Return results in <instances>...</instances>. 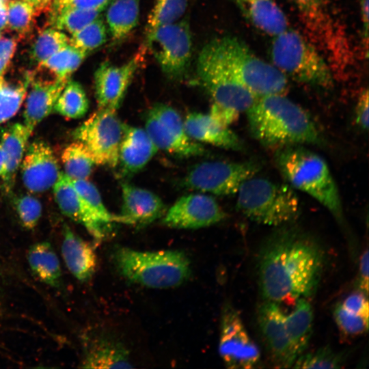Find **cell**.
Here are the masks:
<instances>
[{
	"label": "cell",
	"mask_w": 369,
	"mask_h": 369,
	"mask_svg": "<svg viewBox=\"0 0 369 369\" xmlns=\"http://www.w3.org/2000/svg\"><path fill=\"white\" fill-rule=\"evenodd\" d=\"M317 241L292 223L277 227L262 245L258 282L265 301L279 303L308 298L316 292L324 268Z\"/></svg>",
	"instance_id": "cell-1"
},
{
	"label": "cell",
	"mask_w": 369,
	"mask_h": 369,
	"mask_svg": "<svg viewBox=\"0 0 369 369\" xmlns=\"http://www.w3.org/2000/svg\"><path fill=\"white\" fill-rule=\"evenodd\" d=\"M245 112L250 133L266 148L325 144L310 114L284 94L258 97Z\"/></svg>",
	"instance_id": "cell-2"
},
{
	"label": "cell",
	"mask_w": 369,
	"mask_h": 369,
	"mask_svg": "<svg viewBox=\"0 0 369 369\" xmlns=\"http://www.w3.org/2000/svg\"><path fill=\"white\" fill-rule=\"evenodd\" d=\"M277 168L292 188L310 195L342 223L344 215L340 193L326 161L303 145L276 150Z\"/></svg>",
	"instance_id": "cell-3"
},
{
	"label": "cell",
	"mask_w": 369,
	"mask_h": 369,
	"mask_svg": "<svg viewBox=\"0 0 369 369\" xmlns=\"http://www.w3.org/2000/svg\"><path fill=\"white\" fill-rule=\"evenodd\" d=\"M113 259L122 276L152 288L178 286L191 274L189 259L177 250L141 251L118 247L113 251Z\"/></svg>",
	"instance_id": "cell-4"
},
{
	"label": "cell",
	"mask_w": 369,
	"mask_h": 369,
	"mask_svg": "<svg viewBox=\"0 0 369 369\" xmlns=\"http://www.w3.org/2000/svg\"><path fill=\"white\" fill-rule=\"evenodd\" d=\"M271 57L272 64L287 78L323 88L333 83V72L325 56L296 30L288 28L273 37Z\"/></svg>",
	"instance_id": "cell-5"
},
{
	"label": "cell",
	"mask_w": 369,
	"mask_h": 369,
	"mask_svg": "<svg viewBox=\"0 0 369 369\" xmlns=\"http://www.w3.org/2000/svg\"><path fill=\"white\" fill-rule=\"evenodd\" d=\"M237 209L250 220L279 227L292 223L300 213V202L288 184L252 176L237 191Z\"/></svg>",
	"instance_id": "cell-6"
},
{
	"label": "cell",
	"mask_w": 369,
	"mask_h": 369,
	"mask_svg": "<svg viewBox=\"0 0 369 369\" xmlns=\"http://www.w3.org/2000/svg\"><path fill=\"white\" fill-rule=\"evenodd\" d=\"M207 44L230 73L257 97L286 93L288 78L256 55L243 41L224 36Z\"/></svg>",
	"instance_id": "cell-7"
},
{
	"label": "cell",
	"mask_w": 369,
	"mask_h": 369,
	"mask_svg": "<svg viewBox=\"0 0 369 369\" xmlns=\"http://www.w3.org/2000/svg\"><path fill=\"white\" fill-rule=\"evenodd\" d=\"M290 1L312 42L325 56L333 71H345L351 65L352 52L344 30L332 13L329 0Z\"/></svg>",
	"instance_id": "cell-8"
},
{
	"label": "cell",
	"mask_w": 369,
	"mask_h": 369,
	"mask_svg": "<svg viewBox=\"0 0 369 369\" xmlns=\"http://www.w3.org/2000/svg\"><path fill=\"white\" fill-rule=\"evenodd\" d=\"M197 71L201 85L213 102L241 113L258 98L230 73L208 44L199 54Z\"/></svg>",
	"instance_id": "cell-9"
},
{
	"label": "cell",
	"mask_w": 369,
	"mask_h": 369,
	"mask_svg": "<svg viewBox=\"0 0 369 369\" xmlns=\"http://www.w3.org/2000/svg\"><path fill=\"white\" fill-rule=\"evenodd\" d=\"M115 111L98 108L73 132L75 141L87 148L97 165L111 167L118 165L124 123Z\"/></svg>",
	"instance_id": "cell-10"
},
{
	"label": "cell",
	"mask_w": 369,
	"mask_h": 369,
	"mask_svg": "<svg viewBox=\"0 0 369 369\" xmlns=\"http://www.w3.org/2000/svg\"><path fill=\"white\" fill-rule=\"evenodd\" d=\"M258 162L205 161L190 168L183 180L188 189L214 194H236L246 180L254 176L260 169Z\"/></svg>",
	"instance_id": "cell-11"
},
{
	"label": "cell",
	"mask_w": 369,
	"mask_h": 369,
	"mask_svg": "<svg viewBox=\"0 0 369 369\" xmlns=\"http://www.w3.org/2000/svg\"><path fill=\"white\" fill-rule=\"evenodd\" d=\"M146 39L163 72L171 79L182 78L192 55V37L188 23L181 20L161 26Z\"/></svg>",
	"instance_id": "cell-12"
},
{
	"label": "cell",
	"mask_w": 369,
	"mask_h": 369,
	"mask_svg": "<svg viewBox=\"0 0 369 369\" xmlns=\"http://www.w3.org/2000/svg\"><path fill=\"white\" fill-rule=\"evenodd\" d=\"M145 130L159 150L180 156L203 154L205 150L186 133L178 112L165 104L153 106L146 118Z\"/></svg>",
	"instance_id": "cell-13"
},
{
	"label": "cell",
	"mask_w": 369,
	"mask_h": 369,
	"mask_svg": "<svg viewBox=\"0 0 369 369\" xmlns=\"http://www.w3.org/2000/svg\"><path fill=\"white\" fill-rule=\"evenodd\" d=\"M219 353L226 366L231 369L253 368L260 359V351L239 314L229 305L221 316Z\"/></svg>",
	"instance_id": "cell-14"
},
{
	"label": "cell",
	"mask_w": 369,
	"mask_h": 369,
	"mask_svg": "<svg viewBox=\"0 0 369 369\" xmlns=\"http://www.w3.org/2000/svg\"><path fill=\"white\" fill-rule=\"evenodd\" d=\"M226 214L210 195L192 193L182 196L168 209L163 223L170 228L197 229L222 221Z\"/></svg>",
	"instance_id": "cell-15"
},
{
	"label": "cell",
	"mask_w": 369,
	"mask_h": 369,
	"mask_svg": "<svg viewBox=\"0 0 369 369\" xmlns=\"http://www.w3.org/2000/svg\"><path fill=\"white\" fill-rule=\"evenodd\" d=\"M286 314L278 303L265 301L258 310V320L271 360L276 367H292L298 357L286 331Z\"/></svg>",
	"instance_id": "cell-16"
},
{
	"label": "cell",
	"mask_w": 369,
	"mask_h": 369,
	"mask_svg": "<svg viewBox=\"0 0 369 369\" xmlns=\"http://www.w3.org/2000/svg\"><path fill=\"white\" fill-rule=\"evenodd\" d=\"M141 57L139 53L121 65H113L108 62L100 64L94 76L95 96L99 109H118Z\"/></svg>",
	"instance_id": "cell-17"
},
{
	"label": "cell",
	"mask_w": 369,
	"mask_h": 369,
	"mask_svg": "<svg viewBox=\"0 0 369 369\" xmlns=\"http://www.w3.org/2000/svg\"><path fill=\"white\" fill-rule=\"evenodd\" d=\"M20 167L23 184L31 193L53 188L62 174L53 150L43 141L27 146Z\"/></svg>",
	"instance_id": "cell-18"
},
{
	"label": "cell",
	"mask_w": 369,
	"mask_h": 369,
	"mask_svg": "<svg viewBox=\"0 0 369 369\" xmlns=\"http://www.w3.org/2000/svg\"><path fill=\"white\" fill-rule=\"evenodd\" d=\"M28 74L29 87L25 98L24 124L32 129L53 111L56 100L68 80H61L53 75L46 78L35 70Z\"/></svg>",
	"instance_id": "cell-19"
},
{
	"label": "cell",
	"mask_w": 369,
	"mask_h": 369,
	"mask_svg": "<svg viewBox=\"0 0 369 369\" xmlns=\"http://www.w3.org/2000/svg\"><path fill=\"white\" fill-rule=\"evenodd\" d=\"M122 204L118 222L143 227L159 219L165 206L154 193L127 182L122 183Z\"/></svg>",
	"instance_id": "cell-20"
},
{
	"label": "cell",
	"mask_w": 369,
	"mask_h": 369,
	"mask_svg": "<svg viewBox=\"0 0 369 369\" xmlns=\"http://www.w3.org/2000/svg\"><path fill=\"white\" fill-rule=\"evenodd\" d=\"M53 189L55 200L64 215L83 226L97 241L106 237L110 226L102 222L90 210L64 173L62 172Z\"/></svg>",
	"instance_id": "cell-21"
},
{
	"label": "cell",
	"mask_w": 369,
	"mask_h": 369,
	"mask_svg": "<svg viewBox=\"0 0 369 369\" xmlns=\"http://www.w3.org/2000/svg\"><path fill=\"white\" fill-rule=\"evenodd\" d=\"M158 150L145 129L124 124L118 163L123 174L140 171Z\"/></svg>",
	"instance_id": "cell-22"
},
{
	"label": "cell",
	"mask_w": 369,
	"mask_h": 369,
	"mask_svg": "<svg viewBox=\"0 0 369 369\" xmlns=\"http://www.w3.org/2000/svg\"><path fill=\"white\" fill-rule=\"evenodd\" d=\"M183 123L187 134L195 141L237 151L244 148L242 141L235 133L208 113H190Z\"/></svg>",
	"instance_id": "cell-23"
},
{
	"label": "cell",
	"mask_w": 369,
	"mask_h": 369,
	"mask_svg": "<svg viewBox=\"0 0 369 369\" xmlns=\"http://www.w3.org/2000/svg\"><path fill=\"white\" fill-rule=\"evenodd\" d=\"M61 251L71 274L80 282H87L94 275L97 260L92 245L65 225L62 232Z\"/></svg>",
	"instance_id": "cell-24"
},
{
	"label": "cell",
	"mask_w": 369,
	"mask_h": 369,
	"mask_svg": "<svg viewBox=\"0 0 369 369\" xmlns=\"http://www.w3.org/2000/svg\"><path fill=\"white\" fill-rule=\"evenodd\" d=\"M256 29L274 37L289 28L288 20L274 0H232Z\"/></svg>",
	"instance_id": "cell-25"
},
{
	"label": "cell",
	"mask_w": 369,
	"mask_h": 369,
	"mask_svg": "<svg viewBox=\"0 0 369 369\" xmlns=\"http://www.w3.org/2000/svg\"><path fill=\"white\" fill-rule=\"evenodd\" d=\"M33 131L24 123H15L5 128L1 134L0 144L5 160V174L2 186L7 192L14 184Z\"/></svg>",
	"instance_id": "cell-26"
},
{
	"label": "cell",
	"mask_w": 369,
	"mask_h": 369,
	"mask_svg": "<svg viewBox=\"0 0 369 369\" xmlns=\"http://www.w3.org/2000/svg\"><path fill=\"white\" fill-rule=\"evenodd\" d=\"M85 368H131L127 350L118 341L108 337L98 338L90 343L82 361Z\"/></svg>",
	"instance_id": "cell-27"
},
{
	"label": "cell",
	"mask_w": 369,
	"mask_h": 369,
	"mask_svg": "<svg viewBox=\"0 0 369 369\" xmlns=\"http://www.w3.org/2000/svg\"><path fill=\"white\" fill-rule=\"evenodd\" d=\"M27 259L32 273L36 277L51 287L61 284L62 269L57 254L47 241H41L30 246Z\"/></svg>",
	"instance_id": "cell-28"
},
{
	"label": "cell",
	"mask_w": 369,
	"mask_h": 369,
	"mask_svg": "<svg viewBox=\"0 0 369 369\" xmlns=\"http://www.w3.org/2000/svg\"><path fill=\"white\" fill-rule=\"evenodd\" d=\"M314 314L306 298H300L294 310L286 314V331L298 357L306 350L312 333Z\"/></svg>",
	"instance_id": "cell-29"
},
{
	"label": "cell",
	"mask_w": 369,
	"mask_h": 369,
	"mask_svg": "<svg viewBox=\"0 0 369 369\" xmlns=\"http://www.w3.org/2000/svg\"><path fill=\"white\" fill-rule=\"evenodd\" d=\"M140 0H114L108 7L106 21L113 41H120L135 28L139 16Z\"/></svg>",
	"instance_id": "cell-30"
},
{
	"label": "cell",
	"mask_w": 369,
	"mask_h": 369,
	"mask_svg": "<svg viewBox=\"0 0 369 369\" xmlns=\"http://www.w3.org/2000/svg\"><path fill=\"white\" fill-rule=\"evenodd\" d=\"M88 109L89 101L83 87L70 78L56 100L53 111L68 119H78L83 117Z\"/></svg>",
	"instance_id": "cell-31"
},
{
	"label": "cell",
	"mask_w": 369,
	"mask_h": 369,
	"mask_svg": "<svg viewBox=\"0 0 369 369\" xmlns=\"http://www.w3.org/2000/svg\"><path fill=\"white\" fill-rule=\"evenodd\" d=\"M64 174L71 180L87 179L96 163L87 148L80 142L67 146L61 155Z\"/></svg>",
	"instance_id": "cell-32"
},
{
	"label": "cell",
	"mask_w": 369,
	"mask_h": 369,
	"mask_svg": "<svg viewBox=\"0 0 369 369\" xmlns=\"http://www.w3.org/2000/svg\"><path fill=\"white\" fill-rule=\"evenodd\" d=\"M29 77L23 81L12 83L0 77V124L14 117L23 105L29 87Z\"/></svg>",
	"instance_id": "cell-33"
},
{
	"label": "cell",
	"mask_w": 369,
	"mask_h": 369,
	"mask_svg": "<svg viewBox=\"0 0 369 369\" xmlns=\"http://www.w3.org/2000/svg\"><path fill=\"white\" fill-rule=\"evenodd\" d=\"M50 27L70 35L99 17L100 12L77 8L49 10Z\"/></svg>",
	"instance_id": "cell-34"
},
{
	"label": "cell",
	"mask_w": 369,
	"mask_h": 369,
	"mask_svg": "<svg viewBox=\"0 0 369 369\" xmlns=\"http://www.w3.org/2000/svg\"><path fill=\"white\" fill-rule=\"evenodd\" d=\"M86 56L85 53L68 44L44 62L38 64L44 66L57 79L68 80L81 66Z\"/></svg>",
	"instance_id": "cell-35"
},
{
	"label": "cell",
	"mask_w": 369,
	"mask_h": 369,
	"mask_svg": "<svg viewBox=\"0 0 369 369\" xmlns=\"http://www.w3.org/2000/svg\"><path fill=\"white\" fill-rule=\"evenodd\" d=\"M188 0H156L146 27L148 36L161 26L178 21L184 14Z\"/></svg>",
	"instance_id": "cell-36"
},
{
	"label": "cell",
	"mask_w": 369,
	"mask_h": 369,
	"mask_svg": "<svg viewBox=\"0 0 369 369\" xmlns=\"http://www.w3.org/2000/svg\"><path fill=\"white\" fill-rule=\"evenodd\" d=\"M7 25L20 36H26L31 30L38 14L33 6L25 0L5 1Z\"/></svg>",
	"instance_id": "cell-37"
},
{
	"label": "cell",
	"mask_w": 369,
	"mask_h": 369,
	"mask_svg": "<svg viewBox=\"0 0 369 369\" xmlns=\"http://www.w3.org/2000/svg\"><path fill=\"white\" fill-rule=\"evenodd\" d=\"M68 39L65 32L53 27L42 30L31 46V59L38 64L44 62L68 45Z\"/></svg>",
	"instance_id": "cell-38"
},
{
	"label": "cell",
	"mask_w": 369,
	"mask_h": 369,
	"mask_svg": "<svg viewBox=\"0 0 369 369\" xmlns=\"http://www.w3.org/2000/svg\"><path fill=\"white\" fill-rule=\"evenodd\" d=\"M107 39L104 21L98 17L79 31L70 35L68 44L85 54L102 46Z\"/></svg>",
	"instance_id": "cell-39"
},
{
	"label": "cell",
	"mask_w": 369,
	"mask_h": 369,
	"mask_svg": "<svg viewBox=\"0 0 369 369\" xmlns=\"http://www.w3.org/2000/svg\"><path fill=\"white\" fill-rule=\"evenodd\" d=\"M75 190L90 210L105 224L118 221L117 216L109 212L98 189L87 179L71 180Z\"/></svg>",
	"instance_id": "cell-40"
},
{
	"label": "cell",
	"mask_w": 369,
	"mask_h": 369,
	"mask_svg": "<svg viewBox=\"0 0 369 369\" xmlns=\"http://www.w3.org/2000/svg\"><path fill=\"white\" fill-rule=\"evenodd\" d=\"M344 363L342 353L335 352L329 346L302 353L296 359L293 368H340Z\"/></svg>",
	"instance_id": "cell-41"
},
{
	"label": "cell",
	"mask_w": 369,
	"mask_h": 369,
	"mask_svg": "<svg viewBox=\"0 0 369 369\" xmlns=\"http://www.w3.org/2000/svg\"><path fill=\"white\" fill-rule=\"evenodd\" d=\"M333 316L338 328L346 335L358 336L368 330V316L351 312L341 303L335 308Z\"/></svg>",
	"instance_id": "cell-42"
},
{
	"label": "cell",
	"mask_w": 369,
	"mask_h": 369,
	"mask_svg": "<svg viewBox=\"0 0 369 369\" xmlns=\"http://www.w3.org/2000/svg\"><path fill=\"white\" fill-rule=\"evenodd\" d=\"M15 208L25 228L31 230L37 226L42 212V204L37 198L31 195H22L16 200Z\"/></svg>",
	"instance_id": "cell-43"
},
{
	"label": "cell",
	"mask_w": 369,
	"mask_h": 369,
	"mask_svg": "<svg viewBox=\"0 0 369 369\" xmlns=\"http://www.w3.org/2000/svg\"><path fill=\"white\" fill-rule=\"evenodd\" d=\"M110 1L111 0H53L49 10L77 8L101 12Z\"/></svg>",
	"instance_id": "cell-44"
},
{
	"label": "cell",
	"mask_w": 369,
	"mask_h": 369,
	"mask_svg": "<svg viewBox=\"0 0 369 369\" xmlns=\"http://www.w3.org/2000/svg\"><path fill=\"white\" fill-rule=\"evenodd\" d=\"M341 305L351 312L366 316L369 315L368 295L361 291L358 290L349 295Z\"/></svg>",
	"instance_id": "cell-45"
},
{
	"label": "cell",
	"mask_w": 369,
	"mask_h": 369,
	"mask_svg": "<svg viewBox=\"0 0 369 369\" xmlns=\"http://www.w3.org/2000/svg\"><path fill=\"white\" fill-rule=\"evenodd\" d=\"M17 47V42L12 38H0V77H3Z\"/></svg>",
	"instance_id": "cell-46"
},
{
	"label": "cell",
	"mask_w": 369,
	"mask_h": 369,
	"mask_svg": "<svg viewBox=\"0 0 369 369\" xmlns=\"http://www.w3.org/2000/svg\"><path fill=\"white\" fill-rule=\"evenodd\" d=\"M241 113L238 111L213 102L208 114L219 123L229 127L238 118Z\"/></svg>",
	"instance_id": "cell-47"
},
{
	"label": "cell",
	"mask_w": 369,
	"mask_h": 369,
	"mask_svg": "<svg viewBox=\"0 0 369 369\" xmlns=\"http://www.w3.org/2000/svg\"><path fill=\"white\" fill-rule=\"evenodd\" d=\"M368 90H364L358 97L355 107V122L363 130L367 131L369 125Z\"/></svg>",
	"instance_id": "cell-48"
},
{
	"label": "cell",
	"mask_w": 369,
	"mask_h": 369,
	"mask_svg": "<svg viewBox=\"0 0 369 369\" xmlns=\"http://www.w3.org/2000/svg\"><path fill=\"white\" fill-rule=\"evenodd\" d=\"M358 290L368 293V251L366 249L360 257L357 278Z\"/></svg>",
	"instance_id": "cell-49"
},
{
	"label": "cell",
	"mask_w": 369,
	"mask_h": 369,
	"mask_svg": "<svg viewBox=\"0 0 369 369\" xmlns=\"http://www.w3.org/2000/svg\"><path fill=\"white\" fill-rule=\"evenodd\" d=\"M360 16L362 25L364 46L368 55V0H359Z\"/></svg>",
	"instance_id": "cell-50"
},
{
	"label": "cell",
	"mask_w": 369,
	"mask_h": 369,
	"mask_svg": "<svg viewBox=\"0 0 369 369\" xmlns=\"http://www.w3.org/2000/svg\"><path fill=\"white\" fill-rule=\"evenodd\" d=\"M31 3L35 8L37 14L48 11L53 0H25Z\"/></svg>",
	"instance_id": "cell-51"
},
{
	"label": "cell",
	"mask_w": 369,
	"mask_h": 369,
	"mask_svg": "<svg viewBox=\"0 0 369 369\" xmlns=\"http://www.w3.org/2000/svg\"><path fill=\"white\" fill-rule=\"evenodd\" d=\"M7 25V10L5 1L0 0V31L6 27Z\"/></svg>",
	"instance_id": "cell-52"
},
{
	"label": "cell",
	"mask_w": 369,
	"mask_h": 369,
	"mask_svg": "<svg viewBox=\"0 0 369 369\" xmlns=\"http://www.w3.org/2000/svg\"><path fill=\"white\" fill-rule=\"evenodd\" d=\"M5 174V160L3 150L0 144V182H3ZM2 184V183H1Z\"/></svg>",
	"instance_id": "cell-53"
},
{
	"label": "cell",
	"mask_w": 369,
	"mask_h": 369,
	"mask_svg": "<svg viewBox=\"0 0 369 369\" xmlns=\"http://www.w3.org/2000/svg\"><path fill=\"white\" fill-rule=\"evenodd\" d=\"M2 277L1 276V272H0V311H1V295H2V286H1V284H2Z\"/></svg>",
	"instance_id": "cell-54"
},
{
	"label": "cell",
	"mask_w": 369,
	"mask_h": 369,
	"mask_svg": "<svg viewBox=\"0 0 369 369\" xmlns=\"http://www.w3.org/2000/svg\"><path fill=\"white\" fill-rule=\"evenodd\" d=\"M1 38V31H0V38Z\"/></svg>",
	"instance_id": "cell-55"
}]
</instances>
